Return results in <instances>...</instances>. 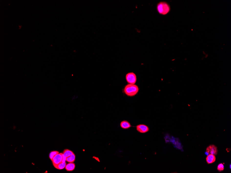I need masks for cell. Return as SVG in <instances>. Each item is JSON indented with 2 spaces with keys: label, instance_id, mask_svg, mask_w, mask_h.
Instances as JSON below:
<instances>
[{
  "label": "cell",
  "instance_id": "1",
  "mask_svg": "<svg viewBox=\"0 0 231 173\" xmlns=\"http://www.w3.org/2000/svg\"><path fill=\"white\" fill-rule=\"evenodd\" d=\"M138 86L135 84H128L124 87L123 91L126 95L132 97L136 95L139 91Z\"/></svg>",
  "mask_w": 231,
  "mask_h": 173
},
{
  "label": "cell",
  "instance_id": "2",
  "mask_svg": "<svg viewBox=\"0 0 231 173\" xmlns=\"http://www.w3.org/2000/svg\"><path fill=\"white\" fill-rule=\"evenodd\" d=\"M157 10L160 15H165L167 14L171 10L170 5L165 1H161L157 5Z\"/></svg>",
  "mask_w": 231,
  "mask_h": 173
},
{
  "label": "cell",
  "instance_id": "3",
  "mask_svg": "<svg viewBox=\"0 0 231 173\" xmlns=\"http://www.w3.org/2000/svg\"><path fill=\"white\" fill-rule=\"evenodd\" d=\"M66 161V158L64 156L63 153H59L53 158L52 160L54 167L56 166L62 162Z\"/></svg>",
  "mask_w": 231,
  "mask_h": 173
},
{
  "label": "cell",
  "instance_id": "4",
  "mask_svg": "<svg viewBox=\"0 0 231 173\" xmlns=\"http://www.w3.org/2000/svg\"><path fill=\"white\" fill-rule=\"evenodd\" d=\"M126 79L128 84H135L136 82V76L133 72H130L126 75Z\"/></svg>",
  "mask_w": 231,
  "mask_h": 173
},
{
  "label": "cell",
  "instance_id": "5",
  "mask_svg": "<svg viewBox=\"0 0 231 173\" xmlns=\"http://www.w3.org/2000/svg\"><path fill=\"white\" fill-rule=\"evenodd\" d=\"M137 130L141 133H145L148 132L149 131V128L148 126L145 124H141L137 125Z\"/></svg>",
  "mask_w": 231,
  "mask_h": 173
},
{
  "label": "cell",
  "instance_id": "6",
  "mask_svg": "<svg viewBox=\"0 0 231 173\" xmlns=\"http://www.w3.org/2000/svg\"><path fill=\"white\" fill-rule=\"evenodd\" d=\"M217 147L214 145H211L207 148L206 152L208 154H212L216 155L218 153Z\"/></svg>",
  "mask_w": 231,
  "mask_h": 173
},
{
  "label": "cell",
  "instance_id": "7",
  "mask_svg": "<svg viewBox=\"0 0 231 173\" xmlns=\"http://www.w3.org/2000/svg\"><path fill=\"white\" fill-rule=\"evenodd\" d=\"M120 126L122 128L124 129H129L132 126L131 125L130 123V122L125 120L121 122Z\"/></svg>",
  "mask_w": 231,
  "mask_h": 173
},
{
  "label": "cell",
  "instance_id": "8",
  "mask_svg": "<svg viewBox=\"0 0 231 173\" xmlns=\"http://www.w3.org/2000/svg\"><path fill=\"white\" fill-rule=\"evenodd\" d=\"M207 163L208 164H211L214 163L216 161V157L215 155L212 154H209L206 158Z\"/></svg>",
  "mask_w": 231,
  "mask_h": 173
},
{
  "label": "cell",
  "instance_id": "9",
  "mask_svg": "<svg viewBox=\"0 0 231 173\" xmlns=\"http://www.w3.org/2000/svg\"><path fill=\"white\" fill-rule=\"evenodd\" d=\"M75 164L73 163H69L66 165L65 169L66 171H73L75 168Z\"/></svg>",
  "mask_w": 231,
  "mask_h": 173
},
{
  "label": "cell",
  "instance_id": "10",
  "mask_svg": "<svg viewBox=\"0 0 231 173\" xmlns=\"http://www.w3.org/2000/svg\"><path fill=\"white\" fill-rule=\"evenodd\" d=\"M63 155L66 158H67L69 156L73 154L74 153L71 150L69 149H65L63 151Z\"/></svg>",
  "mask_w": 231,
  "mask_h": 173
},
{
  "label": "cell",
  "instance_id": "11",
  "mask_svg": "<svg viewBox=\"0 0 231 173\" xmlns=\"http://www.w3.org/2000/svg\"><path fill=\"white\" fill-rule=\"evenodd\" d=\"M66 165V162H62V163L58 164V165L55 166V167L58 170H62L64 169L65 168Z\"/></svg>",
  "mask_w": 231,
  "mask_h": 173
},
{
  "label": "cell",
  "instance_id": "12",
  "mask_svg": "<svg viewBox=\"0 0 231 173\" xmlns=\"http://www.w3.org/2000/svg\"><path fill=\"white\" fill-rule=\"evenodd\" d=\"M76 160V156L73 153L69 157L66 158V161L69 163H73Z\"/></svg>",
  "mask_w": 231,
  "mask_h": 173
},
{
  "label": "cell",
  "instance_id": "13",
  "mask_svg": "<svg viewBox=\"0 0 231 173\" xmlns=\"http://www.w3.org/2000/svg\"><path fill=\"white\" fill-rule=\"evenodd\" d=\"M59 153V152H58V151H53L51 152V153H50V154H49V158H50L51 160L52 161V160L53 159V158L55 157V156L56 154H58Z\"/></svg>",
  "mask_w": 231,
  "mask_h": 173
},
{
  "label": "cell",
  "instance_id": "14",
  "mask_svg": "<svg viewBox=\"0 0 231 173\" xmlns=\"http://www.w3.org/2000/svg\"><path fill=\"white\" fill-rule=\"evenodd\" d=\"M217 169L219 171H223L224 169V165L223 164H219L218 166Z\"/></svg>",
  "mask_w": 231,
  "mask_h": 173
}]
</instances>
